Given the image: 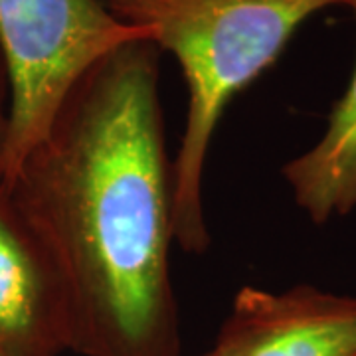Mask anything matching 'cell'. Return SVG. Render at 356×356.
<instances>
[{"mask_svg": "<svg viewBox=\"0 0 356 356\" xmlns=\"http://www.w3.org/2000/svg\"><path fill=\"white\" fill-rule=\"evenodd\" d=\"M159 64L151 40L103 56L0 180L56 271L79 356H182Z\"/></svg>", "mask_w": 356, "mask_h": 356, "instance_id": "obj_1", "label": "cell"}, {"mask_svg": "<svg viewBox=\"0 0 356 356\" xmlns=\"http://www.w3.org/2000/svg\"><path fill=\"white\" fill-rule=\"evenodd\" d=\"M159 50L170 51L188 86V111L175 168V238L188 254L210 245L202 202L204 166L218 123L236 93L261 76L297 28L346 0H105Z\"/></svg>", "mask_w": 356, "mask_h": 356, "instance_id": "obj_2", "label": "cell"}, {"mask_svg": "<svg viewBox=\"0 0 356 356\" xmlns=\"http://www.w3.org/2000/svg\"><path fill=\"white\" fill-rule=\"evenodd\" d=\"M135 40L151 38L145 28L121 22L102 0H0V48L13 86L0 180L48 133L77 79Z\"/></svg>", "mask_w": 356, "mask_h": 356, "instance_id": "obj_3", "label": "cell"}, {"mask_svg": "<svg viewBox=\"0 0 356 356\" xmlns=\"http://www.w3.org/2000/svg\"><path fill=\"white\" fill-rule=\"evenodd\" d=\"M214 356H356V297L295 285L242 287L220 327Z\"/></svg>", "mask_w": 356, "mask_h": 356, "instance_id": "obj_4", "label": "cell"}, {"mask_svg": "<svg viewBox=\"0 0 356 356\" xmlns=\"http://www.w3.org/2000/svg\"><path fill=\"white\" fill-rule=\"evenodd\" d=\"M0 350L6 356H62L70 353L60 281L2 182Z\"/></svg>", "mask_w": 356, "mask_h": 356, "instance_id": "obj_5", "label": "cell"}, {"mask_svg": "<svg viewBox=\"0 0 356 356\" xmlns=\"http://www.w3.org/2000/svg\"><path fill=\"white\" fill-rule=\"evenodd\" d=\"M356 18V0L346 4ZM293 198L315 224L356 208V65L318 143L283 166Z\"/></svg>", "mask_w": 356, "mask_h": 356, "instance_id": "obj_6", "label": "cell"}, {"mask_svg": "<svg viewBox=\"0 0 356 356\" xmlns=\"http://www.w3.org/2000/svg\"><path fill=\"white\" fill-rule=\"evenodd\" d=\"M10 105H13V86H10V74L4 60V54L0 48V168L8 139V125H10Z\"/></svg>", "mask_w": 356, "mask_h": 356, "instance_id": "obj_7", "label": "cell"}, {"mask_svg": "<svg viewBox=\"0 0 356 356\" xmlns=\"http://www.w3.org/2000/svg\"><path fill=\"white\" fill-rule=\"evenodd\" d=\"M198 356H214V355H212V350H208V353H204V355H198Z\"/></svg>", "mask_w": 356, "mask_h": 356, "instance_id": "obj_8", "label": "cell"}, {"mask_svg": "<svg viewBox=\"0 0 356 356\" xmlns=\"http://www.w3.org/2000/svg\"><path fill=\"white\" fill-rule=\"evenodd\" d=\"M0 356H6V355H4V353H2V350H0Z\"/></svg>", "mask_w": 356, "mask_h": 356, "instance_id": "obj_9", "label": "cell"}]
</instances>
